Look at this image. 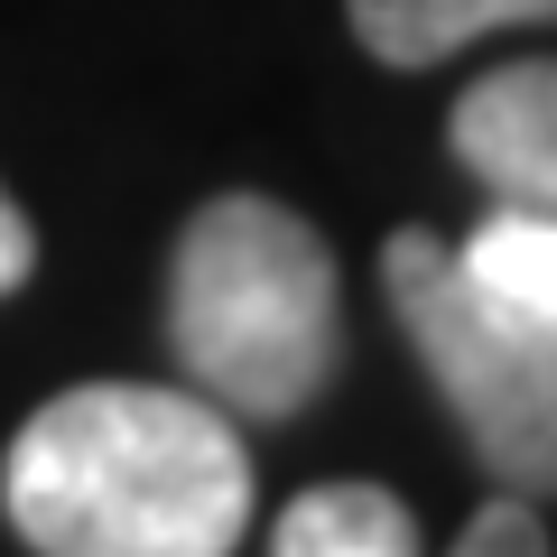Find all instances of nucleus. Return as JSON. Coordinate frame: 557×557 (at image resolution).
<instances>
[{
    "mask_svg": "<svg viewBox=\"0 0 557 557\" xmlns=\"http://www.w3.org/2000/svg\"><path fill=\"white\" fill-rule=\"evenodd\" d=\"M28 270H38V223H28V214H20V196L0 186V298H10Z\"/></svg>",
    "mask_w": 557,
    "mask_h": 557,
    "instance_id": "nucleus-9",
    "label": "nucleus"
},
{
    "mask_svg": "<svg viewBox=\"0 0 557 557\" xmlns=\"http://www.w3.org/2000/svg\"><path fill=\"white\" fill-rule=\"evenodd\" d=\"M270 548L278 557H409L418 520L381 483H317L270 520Z\"/></svg>",
    "mask_w": 557,
    "mask_h": 557,
    "instance_id": "nucleus-6",
    "label": "nucleus"
},
{
    "mask_svg": "<svg viewBox=\"0 0 557 557\" xmlns=\"http://www.w3.org/2000/svg\"><path fill=\"white\" fill-rule=\"evenodd\" d=\"M344 10L381 65H446L456 47L493 38V28L557 20V0H344Z\"/></svg>",
    "mask_w": 557,
    "mask_h": 557,
    "instance_id": "nucleus-5",
    "label": "nucleus"
},
{
    "mask_svg": "<svg viewBox=\"0 0 557 557\" xmlns=\"http://www.w3.org/2000/svg\"><path fill=\"white\" fill-rule=\"evenodd\" d=\"M446 149L502 205H557V57H520L465 84L446 112Z\"/></svg>",
    "mask_w": 557,
    "mask_h": 557,
    "instance_id": "nucleus-4",
    "label": "nucleus"
},
{
    "mask_svg": "<svg viewBox=\"0 0 557 557\" xmlns=\"http://www.w3.org/2000/svg\"><path fill=\"white\" fill-rule=\"evenodd\" d=\"M381 288H391V317L418 344L428 381L446 391L456 428L474 437V456L530 502L557 493V325L502 307L428 233H391Z\"/></svg>",
    "mask_w": 557,
    "mask_h": 557,
    "instance_id": "nucleus-3",
    "label": "nucleus"
},
{
    "mask_svg": "<svg viewBox=\"0 0 557 557\" xmlns=\"http://www.w3.org/2000/svg\"><path fill=\"white\" fill-rule=\"evenodd\" d=\"M456 548L465 557H539L548 548V520L530 511V493H502V502H483V511L456 530Z\"/></svg>",
    "mask_w": 557,
    "mask_h": 557,
    "instance_id": "nucleus-8",
    "label": "nucleus"
},
{
    "mask_svg": "<svg viewBox=\"0 0 557 557\" xmlns=\"http://www.w3.org/2000/svg\"><path fill=\"white\" fill-rule=\"evenodd\" d=\"M456 260L502 307L557 325V205H502L493 196V223H474V242H465Z\"/></svg>",
    "mask_w": 557,
    "mask_h": 557,
    "instance_id": "nucleus-7",
    "label": "nucleus"
},
{
    "mask_svg": "<svg viewBox=\"0 0 557 557\" xmlns=\"http://www.w3.org/2000/svg\"><path fill=\"white\" fill-rule=\"evenodd\" d=\"M0 511L47 557H223L251 520V446L205 391L75 381L10 437Z\"/></svg>",
    "mask_w": 557,
    "mask_h": 557,
    "instance_id": "nucleus-1",
    "label": "nucleus"
},
{
    "mask_svg": "<svg viewBox=\"0 0 557 557\" xmlns=\"http://www.w3.org/2000/svg\"><path fill=\"white\" fill-rule=\"evenodd\" d=\"M168 344L233 418H298L344 354V278L307 214L278 196H214L177 233Z\"/></svg>",
    "mask_w": 557,
    "mask_h": 557,
    "instance_id": "nucleus-2",
    "label": "nucleus"
}]
</instances>
